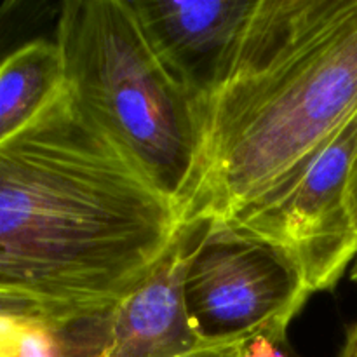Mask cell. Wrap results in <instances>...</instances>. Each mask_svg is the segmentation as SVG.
I'll list each match as a JSON object with an SVG mask.
<instances>
[{
    "label": "cell",
    "instance_id": "obj_1",
    "mask_svg": "<svg viewBox=\"0 0 357 357\" xmlns=\"http://www.w3.org/2000/svg\"><path fill=\"white\" fill-rule=\"evenodd\" d=\"M181 223L66 86L0 143V300L58 330L114 309Z\"/></svg>",
    "mask_w": 357,
    "mask_h": 357
},
{
    "label": "cell",
    "instance_id": "obj_2",
    "mask_svg": "<svg viewBox=\"0 0 357 357\" xmlns=\"http://www.w3.org/2000/svg\"><path fill=\"white\" fill-rule=\"evenodd\" d=\"M201 112L199 180L183 222H223L357 114V0H257Z\"/></svg>",
    "mask_w": 357,
    "mask_h": 357
},
{
    "label": "cell",
    "instance_id": "obj_3",
    "mask_svg": "<svg viewBox=\"0 0 357 357\" xmlns=\"http://www.w3.org/2000/svg\"><path fill=\"white\" fill-rule=\"evenodd\" d=\"M54 40L66 89L185 213L201 166V105L164 65L128 0L61 3Z\"/></svg>",
    "mask_w": 357,
    "mask_h": 357
},
{
    "label": "cell",
    "instance_id": "obj_4",
    "mask_svg": "<svg viewBox=\"0 0 357 357\" xmlns=\"http://www.w3.org/2000/svg\"><path fill=\"white\" fill-rule=\"evenodd\" d=\"M356 150L357 114L222 223L284 253L310 293L335 288L357 258V232L347 209Z\"/></svg>",
    "mask_w": 357,
    "mask_h": 357
},
{
    "label": "cell",
    "instance_id": "obj_5",
    "mask_svg": "<svg viewBox=\"0 0 357 357\" xmlns=\"http://www.w3.org/2000/svg\"><path fill=\"white\" fill-rule=\"evenodd\" d=\"M185 305L204 342L282 337L309 296L284 253L208 220L185 274Z\"/></svg>",
    "mask_w": 357,
    "mask_h": 357
},
{
    "label": "cell",
    "instance_id": "obj_6",
    "mask_svg": "<svg viewBox=\"0 0 357 357\" xmlns=\"http://www.w3.org/2000/svg\"><path fill=\"white\" fill-rule=\"evenodd\" d=\"M208 220H185L153 271L107 314L59 330L65 357H178L206 344L185 305L187 265Z\"/></svg>",
    "mask_w": 357,
    "mask_h": 357
},
{
    "label": "cell",
    "instance_id": "obj_7",
    "mask_svg": "<svg viewBox=\"0 0 357 357\" xmlns=\"http://www.w3.org/2000/svg\"><path fill=\"white\" fill-rule=\"evenodd\" d=\"M146 38L202 105L232 66L257 0H128Z\"/></svg>",
    "mask_w": 357,
    "mask_h": 357
},
{
    "label": "cell",
    "instance_id": "obj_8",
    "mask_svg": "<svg viewBox=\"0 0 357 357\" xmlns=\"http://www.w3.org/2000/svg\"><path fill=\"white\" fill-rule=\"evenodd\" d=\"M65 89L56 40L35 38L0 63V143L23 129Z\"/></svg>",
    "mask_w": 357,
    "mask_h": 357
},
{
    "label": "cell",
    "instance_id": "obj_9",
    "mask_svg": "<svg viewBox=\"0 0 357 357\" xmlns=\"http://www.w3.org/2000/svg\"><path fill=\"white\" fill-rule=\"evenodd\" d=\"M241 357H298L288 340V335L282 337H258L244 345Z\"/></svg>",
    "mask_w": 357,
    "mask_h": 357
},
{
    "label": "cell",
    "instance_id": "obj_10",
    "mask_svg": "<svg viewBox=\"0 0 357 357\" xmlns=\"http://www.w3.org/2000/svg\"><path fill=\"white\" fill-rule=\"evenodd\" d=\"M26 321H37V323L49 324L35 309L21 303L9 302V300H0V330L10 326L14 323H26ZM51 326V324H49ZM54 328V326H52Z\"/></svg>",
    "mask_w": 357,
    "mask_h": 357
},
{
    "label": "cell",
    "instance_id": "obj_11",
    "mask_svg": "<svg viewBox=\"0 0 357 357\" xmlns=\"http://www.w3.org/2000/svg\"><path fill=\"white\" fill-rule=\"evenodd\" d=\"M248 342H206L195 351L178 357H241Z\"/></svg>",
    "mask_w": 357,
    "mask_h": 357
},
{
    "label": "cell",
    "instance_id": "obj_12",
    "mask_svg": "<svg viewBox=\"0 0 357 357\" xmlns=\"http://www.w3.org/2000/svg\"><path fill=\"white\" fill-rule=\"evenodd\" d=\"M347 209L351 213L352 223H354V229L357 232V150L347 180Z\"/></svg>",
    "mask_w": 357,
    "mask_h": 357
},
{
    "label": "cell",
    "instance_id": "obj_13",
    "mask_svg": "<svg viewBox=\"0 0 357 357\" xmlns=\"http://www.w3.org/2000/svg\"><path fill=\"white\" fill-rule=\"evenodd\" d=\"M338 357H357V319L349 326L345 342Z\"/></svg>",
    "mask_w": 357,
    "mask_h": 357
},
{
    "label": "cell",
    "instance_id": "obj_14",
    "mask_svg": "<svg viewBox=\"0 0 357 357\" xmlns=\"http://www.w3.org/2000/svg\"><path fill=\"white\" fill-rule=\"evenodd\" d=\"M352 281L357 282V258L354 261V268H352Z\"/></svg>",
    "mask_w": 357,
    "mask_h": 357
}]
</instances>
